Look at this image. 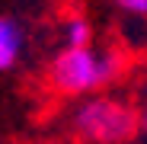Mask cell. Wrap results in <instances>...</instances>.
Returning a JSON list of instances; mask_svg holds the SVG:
<instances>
[{
	"mask_svg": "<svg viewBox=\"0 0 147 144\" xmlns=\"http://www.w3.org/2000/svg\"><path fill=\"white\" fill-rule=\"evenodd\" d=\"M121 70L125 55L118 48H58L45 67V80L58 96L67 99H86V96L106 93Z\"/></svg>",
	"mask_w": 147,
	"mask_h": 144,
	"instance_id": "1",
	"label": "cell"
},
{
	"mask_svg": "<svg viewBox=\"0 0 147 144\" xmlns=\"http://www.w3.org/2000/svg\"><path fill=\"white\" fill-rule=\"evenodd\" d=\"M67 125L83 144H131L141 138V109L131 99L96 93L74 106Z\"/></svg>",
	"mask_w": 147,
	"mask_h": 144,
	"instance_id": "2",
	"label": "cell"
},
{
	"mask_svg": "<svg viewBox=\"0 0 147 144\" xmlns=\"http://www.w3.org/2000/svg\"><path fill=\"white\" fill-rule=\"evenodd\" d=\"M29 48V29L19 16H0V74H10L22 64Z\"/></svg>",
	"mask_w": 147,
	"mask_h": 144,
	"instance_id": "3",
	"label": "cell"
},
{
	"mask_svg": "<svg viewBox=\"0 0 147 144\" xmlns=\"http://www.w3.org/2000/svg\"><path fill=\"white\" fill-rule=\"evenodd\" d=\"M58 42H61V48H90L93 45V22L83 13H67L58 22Z\"/></svg>",
	"mask_w": 147,
	"mask_h": 144,
	"instance_id": "4",
	"label": "cell"
},
{
	"mask_svg": "<svg viewBox=\"0 0 147 144\" xmlns=\"http://www.w3.org/2000/svg\"><path fill=\"white\" fill-rule=\"evenodd\" d=\"M121 39L128 48H144L147 45V19L144 16H125L121 22Z\"/></svg>",
	"mask_w": 147,
	"mask_h": 144,
	"instance_id": "5",
	"label": "cell"
},
{
	"mask_svg": "<svg viewBox=\"0 0 147 144\" xmlns=\"http://www.w3.org/2000/svg\"><path fill=\"white\" fill-rule=\"evenodd\" d=\"M112 7H118L125 16H144L147 19V0H112Z\"/></svg>",
	"mask_w": 147,
	"mask_h": 144,
	"instance_id": "6",
	"label": "cell"
},
{
	"mask_svg": "<svg viewBox=\"0 0 147 144\" xmlns=\"http://www.w3.org/2000/svg\"><path fill=\"white\" fill-rule=\"evenodd\" d=\"M138 109H141V138H138V141L147 144V96H144V103H141Z\"/></svg>",
	"mask_w": 147,
	"mask_h": 144,
	"instance_id": "7",
	"label": "cell"
}]
</instances>
